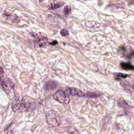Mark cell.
<instances>
[{"mask_svg":"<svg viewBox=\"0 0 134 134\" xmlns=\"http://www.w3.org/2000/svg\"><path fill=\"white\" fill-rule=\"evenodd\" d=\"M46 120L48 124L52 127L58 126L60 124L59 116L55 111H49L46 115Z\"/></svg>","mask_w":134,"mask_h":134,"instance_id":"1","label":"cell"},{"mask_svg":"<svg viewBox=\"0 0 134 134\" xmlns=\"http://www.w3.org/2000/svg\"><path fill=\"white\" fill-rule=\"evenodd\" d=\"M69 90L70 94L72 96L76 95L79 97H83L85 95V94L81 90H79L75 89V88H69Z\"/></svg>","mask_w":134,"mask_h":134,"instance_id":"6","label":"cell"},{"mask_svg":"<svg viewBox=\"0 0 134 134\" xmlns=\"http://www.w3.org/2000/svg\"><path fill=\"white\" fill-rule=\"evenodd\" d=\"M64 4L63 2H55L51 4L49 6L50 9H56L62 7L64 5Z\"/></svg>","mask_w":134,"mask_h":134,"instance_id":"8","label":"cell"},{"mask_svg":"<svg viewBox=\"0 0 134 134\" xmlns=\"http://www.w3.org/2000/svg\"><path fill=\"white\" fill-rule=\"evenodd\" d=\"M133 89H134V85L133 86Z\"/></svg>","mask_w":134,"mask_h":134,"instance_id":"16","label":"cell"},{"mask_svg":"<svg viewBox=\"0 0 134 134\" xmlns=\"http://www.w3.org/2000/svg\"><path fill=\"white\" fill-rule=\"evenodd\" d=\"M53 97L55 100L62 104H68L70 101L69 97L63 90H58L54 94Z\"/></svg>","mask_w":134,"mask_h":134,"instance_id":"2","label":"cell"},{"mask_svg":"<svg viewBox=\"0 0 134 134\" xmlns=\"http://www.w3.org/2000/svg\"><path fill=\"white\" fill-rule=\"evenodd\" d=\"M114 74H115L116 77L115 79L116 80H119V79H120V78L125 79L129 76L128 74H123L122 73H115Z\"/></svg>","mask_w":134,"mask_h":134,"instance_id":"9","label":"cell"},{"mask_svg":"<svg viewBox=\"0 0 134 134\" xmlns=\"http://www.w3.org/2000/svg\"><path fill=\"white\" fill-rule=\"evenodd\" d=\"M33 105V103L30 100L27 98H23L20 105L19 109L20 111H24L31 108Z\"/></svg>","mask_w":134,"mask_h":134,"instance_id":"4","label":"cell"},{"mask_svg":"<svg viewBox=\"0 0 134 134\" xmlns=\"http://www.w3.org/2000/svg\"><path fill=\"white\" fill-rule=\"evenodd\" d=\"M57 44H58V42L57 41H54L50 43V45H57Z\"/></svg>","mask_w":134,"mask_h":134,"instance_id":"14","label":"cell"},{"mask_svg":"<svg viewBox=\"0 0 134 134\" xmlns=\"http://www.w3.org/2000/svg\"><path fill=\"white\" fill-rule=\"evenodd\" d=\"M57 84L54 82H48L46 84L45 89L47 90H51L56 89Z\"/></svg>","mask_w":134,"mask_h":134,"instance_id":"7","label":"cell"},{"mask_svg":"<svg viewBox=\"0 0 134 134\" xmlns=\"http://www.w3.org/2000/svg\"><path fill=\"white\" fill-rule=\"evenodd\" d=\"M7 134H12V130H11L8 131Z\"/></svg>","mask_w":134,"mask_h":134,"instance_id":"15","label":"cell"},{"mask_svg":"<svg viewBox=\"0 0 134 134\" xmlns=\"http://www.w3.org/2000/svg\"><path fill=\"white\" fill-rule=\"evenodd\" d=\"M121 68L126 71H134V66L130 62H122L120 63Z\"/></svg>","mask_w":134,"mask_h":134,"instance_id":"5","label":"cell"},{"mask_svg":"<svg viewBox=\"0 0 134 134\" xmlns=\"http://www.w3.org/2000/svg\"><path fill=\"white\" fill-rule=\"evenodd\" d=\"M4 70L3 68L0 66V81L4 77Z\"/></svg>","mask_w":134,"mask_h":134,"instance_id":"13","label":"cell"},{"mask_svg":"<svg viewBox=\"0 0 134 134\" xmlns=\"http://www.w3.org/2000/svg\"><path fill=\"white\" fill-rule=\"evenodd\" d=\"M19 100H15V102L13 103L12 105V109L13 111H16L17 109L19 108Z\"/></svg>","mask_w":134,"mask_h":134,"instance_id":"10","label":"cell"},{"mask_svg":"<svg viewBox=\"0 0 134 134\" xmlns=\"http://www.w3.org/2000/svg\"><path fill=\"white\" fill-rule=\"evenodd\" d=\"M60 34L63 36H66V35H69V31L66 28H64V29H62L60 31Z\"/></svg>","mask_w":134,"mask_h":134,"instance_id":"12","label":"cell"},{"mask_svg":"<svg viewBox=\"0 0 134 134\" xmlns=\"http://www.w3.org/2000/svg\"><path fill=\"white\" fill-rule=\"evenodd\" d=\"M71 7L69 6H65L64 9V14L65 15H67L70 13L71 11Z\"/></svg>","mask_w":134,"mask_h":134,"instance_id":"11","label":"cell"},{"mask_svg":"<svg viewBox=\"0 0 134 134\" xmlns=\"http://www.w3.org/2000/svg\"><path fill=\"white\" fill-rule=\"evenodd\" d=\"M3 90L7 94H9L14 89V84L10 79H4L2 83Z\"/></svg>","mask_w":134,"mask_h":134,"instance_id":"3","label":"cell"}]
</instances>
